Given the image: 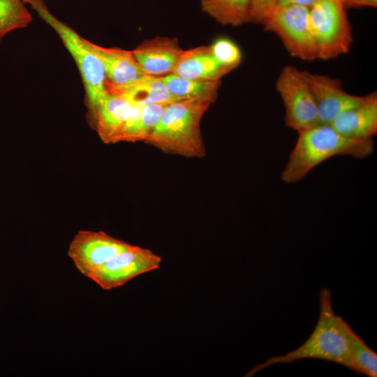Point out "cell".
Here are the masks:
<instances>
[{
    "mask_svg": "<svg viewBox=\"0 0 377 377\" xmlns=\"http://www.w3.org/2000/svg\"><path fill=\"white\" fill-rule=\"evenodd\" d=\"M357 6L376 7L377 0H355Z\"/></svg>",
    "mask_w": 377,
    "mask_h": 377,
    "instance_id": "d4e9b609",
    "label": "cell"
},
{
    "mask_svg": "<svg viewBox=\"0 0 377 377\" xmlns=\"http://www.w3.org/2000/svg\"><path fill=\"white\" fill-rule=\"evenodd\" d=\"M91 44L104 66L106 90L120 91L149 75L138 64L132 51L104 47L91 42Z\"/></svg>",
    "mask_w": 377,
    "mask_h": 377,
    "instance_id": "8fae6325",
    "label": "cell"
},
{
    "mask_svg": "<svg viewBox=\"0 0 377 377\" xmlns=\"http://www.w3.org/2000/svg\"><path fill=\"white\" fill-rule=\"evenodd\" d=\"M278 0H250V22L263 24L277 7Z\"/></svg>",
    "mask_w": 377,
    "mask_h": 377,
    "instance_id": "603a6c76",
    "label": "cell"
},
{
    "mask_svg": "<svg viewBox=\"0 0 377 377\" xmlns=\"http://www.w3.org/2000/svg\"><path fill=\"white\" fill-rule=\"evenodd\" d=\"M31 21L24 0H0V41L10 31L24 28Z\"/></svg>",
    "mask_w": 377,
    "mask_h": 377,
    "instance_id": "44dd1931",
    "label": "cell"
},
{
    "mask_svg": "<svg viewBox=\"0 0 377 377\" xmlns=\"http://www.w3.org/2000/svg\"><path fill=\"white\" fill-rule=\"evenodd\" d=\"M350 369L369 377L377 374V354L350 327L348 330Z\"/></svg>",
    "mask_w": 377,
    "mask_h": 377,
    "instance_id": "ffe728a7",
    "label": "cell"
},
{
    "mask_svg": "<svg viewBox=\"0 0 377 377\" xmlns=\"http://www.w3.org/2000/svg\"><path fill=\"white\" fill-rule=\"evenodd\" d=\"M314 98L320 124H330L345 110L364 102L367 95L360 96L343 90L341 80L327 75L302 71Z\"/></svg>",
    "mask_w": 377,
    "mask_h": 377,
    "instance_id": "30bf717a",
    "label": "cell"
},
{
    "mask_svg": "<svg viewBox=\"0 0 377 377\" xmlns=\"http://www.w3.org/2000/svg\"><path fill=\"white\" fill-rule=\"evenodd\" d=\"M263 25L279 38L292 57L304 61L318 59L309 8L277 6Z\"/></svg>",
    "mask_w": 377,
    "mask_h": 377,
    "instance_id": "8992f818",
    "label": "cell"
},
{
    "mask_svg": "<svg viewBox=\"0 0 377 377\" xmlns=\"http://www.w3.org/2000/svg\"><path fill=\"white\" fill-rule=\"evenodd\" d=\"M276 89L284 105L288 127L299 133L320 124L316 105L302 71L290 65L284 66Z\"/></svg>",
    "mask_w": 377,
    "mask_h": 377,
    "instance_id": "52a82bcc",
    "label": "cell"
},
{
    "mask_svg": "<svg viewBox=\"0 0 377 377\" xmlns=\"http://www.w3.org/2000/svg\"><path fill=\"white\" fill-rule=\"evenodd\" d=\"M58 34L82 76L91 112L106 92V75L103 62L91 42L81 37L49 10L43 0H24Z\"/></svg>",
    "mask_w": 377,
    "mask_h": 377,
    "instance_id": "277c9868",
    "label": "cell"
},
{
    "mask_svg": "<svg viewBox=\"0 0 377 377\" xmlns=\"http://www.w3.org/2000/svg\"><path fill=\"white\" fill-rule=\"evenodd\" d=\"M346 7L341 0H320L309 8L318 59H330L349 52L353 40Z\"/></svg>",
    "mask_w": 377,
    "mask_h": 377,
    "instance_id": "5b68a950",
    "label": "cell"
},
{
    "mask_svg": "<svg viewBox=\"0 0 377 377\" xmlns=\"http://www.w3.org/2000/svg\"><path fill=\"white\" fill-rule=\"evenodd\" d=\"M184 52L176 38L161 36L145 40L132 50L143 70L153 76L172 73Z\"/></svg>",
    "mask_w": 377,
    "mask_h": 377,
    "instance_id": "7c38bea8",
    "label": "cell"
},
{
    "mask_svg": "<svg viewBox=\"0 0 377 377\" xmlns=\"http://www.w3.org/2000/svg\"><path fill=\"white\" fill-rule=\"evenodd\" d=\"M330 124L350 138H373L377 134V93L367 94L364 102L345 110Z\"/></svg>",
    "mask_w": 377,
    "mask_h": 377,
    "instance_id": "5bb4252c",
    "label": "cell"
},
{
    "mask_svg": "<svg viewBox=\"0 0 377 377\" xmlns=\"http://www.w3.org/2000/svg\"><path fill=\"white\" fill-rule=\"evenodd\" d=\"M117 93L123 95L136 106L170 103L177 101L168 91L161 76L147 75L135 84Z\"/></svg>",
    "mask_w": 377,
    "mask_h": 377,
    "instance_id": "ac0fdd59",
    "label": "cell"
},
{
    "mask_svg": "<svg viewBox=\"0 0 377 377\" xmlns=\"http://www.w3.org/2000/svg\"><path fill=\"white\" fill-rule=\"evenodd\" d=\"M346 6H353V7H357V3H355V0H341Z\"/></svg>",
    "mask_w": 377,
    "mask_h": 377,
    "instance_id": "484cf974",
    "label": "cell"
},
{
    "mask_svg": "<svg viewBox=\"0 0 377 377\" xmlns=\"http://www.w3.org/2000/svg\"><path fill=\"white\" fill-rule=\"evenodd\" d=\"M135 105L123 95L106 90L91 112L98 133L105 142H114L132 116Z\"/></svg>",
    "mask_w": 377,
    "mask_h": 377,
    "instance_id": "4fadbf2b",
    "label": "cell"
},
{
    "mask_svg": "<svg viewBox=\"0 0 377 377\" xmlns=\"http://www.w3.org/2000/svg\"><path fill=\"white\" fill-rule=\"evenodd\" d=\"M161 261V256L151 250L131 244L98 268L89 279L103 290H111L158 269Z\"/></svg>",
    "mask_w": 377,
    "mask_h": 377,
    "instance_id": "ba28073f",
    "label": "cell"
},
{
    "mask_svg": "<svg viewBox=\"0 0 377 377\" xmlns=\"http://www.w3.org/2000/svg\"><path fill=\"white\" fill-rule=\"evenodd\" d=\"M374 151L373 138H350L339 133L330 124H318L298 133L281 178L285 183H296L332 157L349 156L362 159Z\"/></svg>",
    "mask_w": 377,
    "mask_h": 377,
    "instance_id": "6da1fadb",
    "label": "cell"
},
{
    "mask_svg": "<svg viewBox=\"0 0 377 377\" xmlns=\"http://www.w3.org/2000/svg\"><path fill=\"white\" fill-rule=\"evenodd\" d=\"M211 104L195 100L168 103L145 142L168 154L196 158L205 156L200 123Z\"/></svg>",
    "mask_w": 377,
    "mask_h": 377,
    "instance_id": "3957f363",
    "label": "cell"
},
{
    "mask_svg": "<svg viewBox=\"0 0 377 377\" xmlns=\"http://www.w3.org/2000/svg\"><path fill=\"white\" fill-rule=\"evenodd\" d=\"M169 93L177 100L214 103L221 85L220 80H207L181 77L174 73L161 76Z\"/></svg>",
    "mask_w": 377,
    "mask_h": 377,
    "instance_id": "2e32d148",
    "label": "cell"
},
{
    "mask_svg": "<svg viewBox=\"0 0 377 377\" xmlns=\"http://www.w3.org/2000/svg\"><path fill=\"white\" fill-rule=\"evenodd\" d=\"M191 79L217 80L228 72L218 62L210 46L184 50L173 73Z\"/></svg>",
    "mask_w": 377,
    "mask_h": 377,
    "instance_id": "9a60e30c",
    "label": "cell"
},
{
    "mask_svg": "<svg viewBox=\"0 0 377 377\" xmlns=\"http://www.w3.org/2000/svg\"><path fill=\"white\" fill-rule=\"evenodd\" d=\"M168 103H154L136 106L134 112L114 142H137L147 140Z\"/></svg>",
    "mask_w": 377,
    "mask_h": 377,
    "instance_id": "e0dca14e",
    "label": "cell"
},
{
    "mask_svg": "<svg viewBox=\"0 0 377 377\" xmlns=\"http://www.w3.org/2000/svg\"><path fill=\"white\" fill-rule=\"evenodd\" d=\"M350 325L334 313L331 293L323 288L320 293V311L316 327L308 339L298 348L285 355L268 358L257 364L246 376H253L270 365L313 358L327 360L350 368L348 330Z\"/></svg>",
    "mask_w": 377,
    "mask_h": 377,
    "instance_id": "7a4b0ae2",
    "label": "cell"
},
{
    "mask_svg": "<svg viewBox=\"0 0 377 377\" xmlns=\"http://www.w3.org/2000/svg\"><path fill=\"white\" fill-rule=\"evenodd\" d=\"M320 0H278L277 6L297 5L310 8Z\"/></svg>",
    "mask_w": 377,
    "mask_h": 377,
    "instance_id": "cb8c5ba5",
    "label": "cell"
},
{
    "mask_svg": "<svg viewBox=\"0 0 377 377\" xmlns=\"http://www.w3.org/2000/svg\"><path fill=\"white\" fill-rule=\"evenodd\" d=\"M202 10L223 25L250 22V0H200Z\"/></svg>",
    "mask_w": 377,
    "mask_h": 377,
    "instance_id": "d6986e66",
    "label": "cell"
},
{
    "mask_svg": "<svg viewBox=\"0 0 377 377\" xmlns=\"http://www.w3.org/2000/svg\"><path fill=\"white\" fill-rule=\"evenodd\" d=\"M209 46L215 59L228 73L239 65L242 61L241 50L230 38H219Z\"/></svg>",
    "mask_w": 377,
    "mask_h": 377,
    "instance_id": "7402d4cb",
    "label": "cell"
},
{
    "mask_svg": "<svg viewBox=\"0 0 377 377\" xmlns=\"http://www.w3.org/2000/svg\"><path fill=\"white\" fill-rule=\"evenodd\" d=\"M131 246L103 231L80 230L70 243L68 255L79 272L89 277L98 268Z\"/></svg>",
    "mask_w": 377,
    "mask_h": 377,
    "instance_id": "9c48e42d",
    "label": "cell"
}]
</instances>
